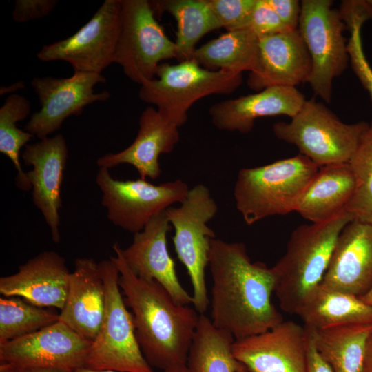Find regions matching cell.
<instances>
[{
    "label": "cell",
    "mask_w": 372,
    "mask_h": 372,
    "mask_svg": "<svg viewBox=\"0 0 372 372\" xmlns=\"http://www.w3.org/2000/svg\"><path fill=\"white\" fill-rule=\"evenodd\" d=\"M209 267L210 320L214 326L238 340L284 320L271 300L276 284L272 267L252 262L244 243L214 238Z\"/></svg>",
    "instance_id": "obj_1"
},
{
    "label": "cell",
    "mask_w": 372,
    "mask_h": 372,
    "mask_svg": "<svg viewBox=\"0 0 372 372\" xmlns=\"http://www.w3.org/2000/svg\"><path fill=\"white\" fill-rule=\"evenodd\" d=\"M110 258L118 273V283L130 309L136 339L152 367L165 370L187 364V355L200 314L189 305L176 302L155 281L136 276L125 262L118 242Z\"/></svg>",
    "instance_id": "obj_2"
},
{
    "label": "cell",
    "mask_w": 372,
    "mask_h": 372,
    "mask_svg": "<svg viewBox=\"0 0 372 372\" xmlns=\"http://www.w3.org/2000/svg\"><path fill=\"white\" fill-rule=\"evenodd\" d=\"M353 220L344 209L328 220L301 225L293 231L284 255L272 267L274 293L282 311L296 314L320 284L340 234Z\"/></svg>",
    "instance_id": "obj_3"
},
{
    "label": "cell",
    "mask_w": 372,
    "mask_h": 372,
    "mask_svg": "<svg viewBox=\"0 0 372 372\" xmlns=\"http://www.w3.org/2000/svg\"><path fill=\"white\" fill-rule=\"evenodd\" d=\"M319 168L299 154L265 165L241 169L234 197L245 223L251 225L267 217L296 211Z\"/></svg>",
    "instance_id": "obj_4"
},
{
    "label": "cell",
    "mask_w": 372,
    "mask_h": 372,
    "mask_svg": "<svg viewBox=\"0 0 372 372\" xmlns=\"http://www.w3.org/2000/svg\"><path fill=\"white\" fill-rule=\"evenodd\" d=\"M369 124L345 123L323 103L311 99L305 101L289 122L276 123L273 132L321 167L349 163Z\"/></svg>",
    "instance_id": "obj_5"
},
{
    "label": "cell",
    "mask_w": 372,
    "mask_h": 372,
    "mask_svg": "<svg viewBox=\"0 0 372 372\" xmlns=\"http://www.w3.org/2000/svg\"><path fill=\"white\" fill-rule=\"evenodd\" d=\"M242 81V74L207 70L193 59L174 65L161 63L154 79L141 85L138 97L156 106L164 117L180 127L197 101L211 94H231Z\"/></svg>",
    "instance_id": "obj_6"
},
{
    "label": "cell",
    "mask_w": 372,
    "mask_h": 372,
    "mask_svg": "<svg viewBox=\"0 0 372 372\" xmlns=\"http://www.w3.org/2000/svg\"><path fill=\"white\" fill-rule=\"evenodd\" d=\"M105 290V307L99 330L92 342L84 368L118 372H154L136 339L132 313L119 286L112 260L99 262Z\"/></svg>",
    "instance_id": "obj_7"
},
{
    "label": "cell",
    "mask_w": 372,
    "mask_h": 372,
    "mask_svg": "<svg viewBox=\"0 0 372 372\" xmlns=\"http://www.w3.org/2000/svg\"><path fill=\"white\" fill-rule=\"evenodd\" d=\"M217 211L215 200L203 184L190 189L180 206L166 210L174 231V249L187 269L193 289L192 304L199 314H205L209 305L205 269L209 266L211 241L216 236L207 223Z\"/></svg>",
    "instance_id": "obj_8"
},
{
    "label": "cell",
    "mask_w": 372,
    "mask_h": 372,
    "mask_svg": "<svg viewBox=\"0 0 372 372\" xmlns=\"http://www.w3.org/2000/svg\"><path fill=\"white\" fill-rule=\"evenodd\" d=\"M176 59L175 42L158 23L149 1L121 0V21L114 63L140 84L152 80L161 61Z\"/></svg>",
    "instance_id": "obj_9"
},
{
    "label": "cell",
    "mask_w": 372,
    "mask_h": 372,
    "mask_svg": "<svg viewBox=\"0 0 372 372\" xmlns=\"http://www.w3.org/2000/svg\"><path fill=\"white\" fill-rule=\"evenodd\" d=\"M330 0H303L298 30L311 59L308 79L313 92L326 103L331 100L332 83L347 69L349 62L347 28L338 10Z\"/></svg>",
    "instance_id": "obj_10"
},
{
    "label": "cell",
    "mask_w": 372,
    "mask_h": 372,
    "mask_svg": "<svg viewBox=\"0 0 372 372\" xmlns=\"http://www.w3.org/2000/svg\"><path fill=\"white\" fill-rule=\"evenodd\" d=\"M96 183L107 219L115 226L132 234L141 231L158 214L176 203H181L189 192L181 180L154 185L141 178L117 180L107 168H99Z\"/></svg>",
    "instance_id": "obj_11"
},
{
    "label": "cell",
    "mask_w": 372,
    "mask_h": 372,
    "mask_svg": "<svg viewBox=\"0 0 372 372\" xmlns=\"http://www.w3.org/2000/svg\"><path fill=\"white\" fill-rule=\"evenodd\" d=\"M120 21L121 0H105L74 34L43 45L37 56L43 62H68L74 72L102 74L114 63Z\"/></svg>",
    "instance_id": "obj_12"
},
{
    "label": "cell",
    "mask_w": 372,
    "mask_h": 372,
    "mask_svg": "<svg viewBox=\"0 0 372 372\" xmlns=\"http://www.w3.org/2000/svg\"><path fill=\"white\" fill-rule=\"evenodd\" d=\"M106 82L102 74L74 72L68 78L34 77L31 81L41 109L34 112L25 126V131L39 139L49 137L72 115H79L88 105L105 101L107 90L95 92L98 83Z\"/></svg>",
    "instance_id": "obj_13"
},
{
    "label": "cell",
    "mask_w": 372,
    "mask_h": 372,
    "mask_svg": "<svg viewBox=\"0 0 372 372\" xmlns=\"http://www.w3.org/2000/svg\"><path fill=\"white\" fill-rule=\"evenodd\" d=\"M91 344L59 320L32 333L1 342L0 362L74 372L85 366Z\"/></svg>",
    "instance_id": "obj_14"
},
{
    "label": "cell",
    "mask_w": 372,
    "mask_h": 372,
    "mask_svg": "<svg viewBox=\"0 0 372 372\" xmlns=\"http://www.w3.org/2000/svg\"><path fill=\"white\" fill-rule=\"evenodd\" d=\"M309 335L305 326L282 321L262 333L235 340V358L249 372H307Z\"/></svg>",
    "instance_id": "obj_15"
},
{
    "label": "cell",
    "mask_w": 372,
    "mask_h": 372,
    "mask_svg": "<svg viewBox=\"0 0 372 372\" xmlns=\"http://www.w3.org/2000/svg\"><path fill=\"white\" fill-rule=\"evenodd\" d=\"M68 156L67 143L61 134L28 144L21 154L25 165L32 167L26 174L33 203L43 215L55 243L61 240V187Z\"/></svg>",
    "instance_id": "obj_16"
},
{
    "label": "cell",
    "mask_w": 372,
    "mask_h": 372,
    "mask_svg": "<svg viewBox=\"0 0 372 372\" xmlns=\"http://www.w3.org/2000/svg\"><path fill=\"white\" fill-rule=\"evenodd\" d=\"M172 229L166 211L155 216L140 232L134 234L130 245L121 248L123 257L138 277L163 286L180 304L193 303L181 285L167 246V235Z\"/></svg>",
    "instance_id": "obj_17"
},
{
    "label": "cell",
    "mask_w": 372,
    "mask_h": 372,
    "mask_svg": "<svg viewBox=\"0 0 372 372\" xmlns=\"http://www.w3.org/2000/svg\"><path fill=\"white\" fill-rule=\"evenodd\" d=\"M311 59L298 29L259 38L256 68L248 86L257 92L273 86L295 87L307 82Z\"/></svg>",
    "instance_id": "obj_18"
},
{
    "label": "cell",
    "mask_w": 372,
    "mask_h": 372,
    "mask_svg": "<svg viewBox=\"0 0 372 372\" xmlns=\"http://www.w3.org/2000/svg\"><path fill=\"white\" fill-rule=\"evenodd\" d=\"M320 285L358 297L372 289V225L355 219L344 227Z\"/></svg>",
    "instance_id": "obj_19"
},
{
    "label": "cell",
    "mask_w": 372,
    "mask_h": 372,
    "mask_svg": "<svg viewBox=\"0 0 372 372\" xmlns=\"http://www.w3.org/2000/svg\"><path fill=\"white\" fill-rule=\"evenodd\" d=\"M70 276L63 256L54 251H44L21 265L17 272L1 277L0 293L61 311L67 298Z\"/></svg>",
    "instance_id": "obj_20"
},
{
    "label": "cell",
    "mask_w": 372,
    "mask_h": 372,
    "mask_svg": "<svg viewBox=\"0 0 372 372\" xmlns=\"http://www.w3.org/2000/svg\"><path fill=\"white\" fill-rule=\"evenodd\" d=\"M138 127L135 139L127 147L97 159L99 168L110 169L121 164H129L138 171L143 179L155 180L160 176L159 156L174 149L180 138L179 127L152 106L142 112Z\"/></svg>",
    "instance_id": "obj_21"
},
{
    "label": "cell",
    "mask_w": 372,
    "mask_h": 372,
    "mask_svg": "<svg viewBox=\"0 0 372 372\" xmlns=\"http://www.w3.org/2000/svg\"><path fill=\"white\" fill-rule=\"evenodd\" d=\"M306 99L295 87L273 86L255 94L218 102L209 108L212 123L220 130L251 132L257 118L284 115L291 118Z\"/></svg>",
    "instance_id": "obj_22"
},
{
    "label": "cell",
    "mask_w": 372,
    "mask_h": 372,
    "mask_svg": "<svg viewBox=\"0 0 372 372\" xmlns=\"http://www.w3.org/2000/svg\"><path fill=\"white\" fill-rule=\"evenodd\" d=\"M105 307V285L99 263L92 258H76L59 320L92 342L103 321Z\"/></svg>",
    "instance_id": "obj_23"
},
{
    "label": "cell",
    "mask_w": 372,
    "mask_h": 372,
    "mask_svg": "<svg viewBox=\"0 0 372 372\" xmlns=\"http://www.w3.org/2000/svg\"><path fill=\"white\" fill-rule=\"evenodd\" d=\"M355 185L348 163L321 167L302 195L296 212L311 223L328 220L346 209Z\"/></svg>",
    "instance_id": "obj_24"
},
{
    "label": "cell",
    "mask_w": 372,
    "mask_h": 372,
    "mask_svg": "<svg viewBox=\"0 0 372 372\" xmlns=\"http://www.w3.org/2000/svg\"><path fill=\"white\" fill-rule=\"evenodd\" d=\"M310 329L372 324V305L360 297L319 285L296 314Z\"/></svg>",
    "instance_id": "obj_25"
},
{
    "label": "cell",
    "mask_w": 372,
    "mask_h": 372,
    "mask_svg": "<svg viewBox=\"0 0 372 372\" xmlns=\"http://www.w3.org/2000/svg\"><path fill=\"white\" fill-rule=\"evenodd\" d=\"M315 347L333 372H362L372 324L328 329L306 327Z\"/></svg>",
    "instance_id": "obj_26"
},
{
    "label": "cell",
    "mask_w": 372,
    "mask_h": 372,
    "mask_svg": "<svg viewBox=\"0 0 372 372\" xmlns=\"http://www.w3.org/2000/svg\"><path fill=\"white\" fill-rule=\"evenodd\" d=\"M154 12H167L176 21V59L191 60L196 45L206 34L221 28L207 0L149 1Z\"/></svg>",
    "instance_id": "obj_27"
},
{
    "label": "cell",
    "mask_w": 372,
    "mask_h": 372,
    "mask_svg": "<svg viewBox=\"0 0 372 372\" xmlns=\"http://www.w3.org/2000/svg\"><path fill=\"white\" fill-rule=\"evenodd\" d=\"M234 340L231 334L214 326L210 318L200 314L187 355L190 372L247 371L234 355Z\"/></svg>",
    "instance_id": "obj_28"
},
{
    "label": "cell",
    "mask_w": 372,
    "mask_h": 372,
    "mask_svg": "<svg viewBox=\"0 0 372 372\" xmlns=\"http://www.w3.org/2000/svg\"><path fill=\"white\" fill-rule=\"evenodd\" d=\"M259 38L249 29L227 32L196 48L192 59L210 70H254Z\"/></svg>",
    "instance_id": "obj_29"
},
{
    "label": "cell",
    "mask_w": 372,
    "mask_h": 372,
    "mask_svg": "<svg viewBox=\"0 0 372 372\" xmlns=\"http://www.w3.org/2000/svg\"><path fill=\"white\" fill-rule=\"evenodd\" d=\"M31 103L25 96L11 94L0 107V152L10 159L17 172L16 185L23 191L32 189L26 172L19 161L20 151L34 136L17 127V123L28 116Z\"/></svg>",
    "instance_id": "obj_30"
},
{
    "label": "cell",
    "mask_w": 372,
    "mask_h": 372,
    "mask_svg": "<svg viewBox=\"0 0 372 372\" xmlns=\"http://www.w3.org/2000/svg\"><path fill=\"white\" fill-rule=\"evenodd\" d=\"M17 296L0 298V343L35 332L59 320V313Z\"/></svg>",
    "instance_id": "obj_31"
},
{
    "label": "cell",
    "mask_w": 372,
    "mask_h": 372,
    "mask_svg": "<svg viewBox=\"0 0 372 372\" xmlns=\"http://www.w3.org/2000/svg\"><path fill=\"white\" fill-rule=\"evenodd\" d=\"M348 164L355 185L346 209L355 220L372 225V121Z\"/></svg>",
    "instance_id": "obj_32"
},
{
    "label": "cell",
    "mask_w": 372,
    "mask_h": 372,
    "mask_svg": "<svg viewBox=\"0 0 372 372\" xmlns=\"http://www.w3.org/2000/svg\"><path fill=\"white\" fill-rule=\"evenodd\" d=\"M366 21L360 17H352L343 21L351 32L347 41V52L352 70L372 100V68L362 47L361 29Z\"/></svg>",
    "instance_id": "obj_33"
},
{
    "label": "cell",
    "mask_w": 372,
    "mask_h": 372,
    "mask_svg": "<svg viewBox=\"0 0 372 372\" xmlns=\"http://www.w3.org/2000/svg\"><path fill=\"white\" fill-rule=\"evenodd\" d=\"M221 28L227 32L248 29L256 0H207Z\"/></svg>",
    "instance_id": "obj_34"
},
{
    "label": "cell",
    "mask_w": 372,
    "mask_h": 372,
    "mask_svg": "<svg viewBox=\"0 0 372 372\" xmlns=\"http://www.w3.org/2000/svg\"><path fill=\"white\" fill-rule=\"evenodd\" d=\"M248 29L258 38L291 30L282 23L268 0H256Z\"/></svg>",
    "instance_id": "obj_35"
},
{
    "label": "cell",
    "mask_w": 372,
    "mask_h": 372,
    "mask_svg": "<svg viewBox=\"0 0 372 372\" xmlns=\"http://www.w3.org/2000/svg\"><path fill=\"white\" fill-rule=\"evenodd\" d=\"M57 4V0H17L12 19L19 23L39 19L48 15Z\"/></svg>",
    "instance_id": "obj_36"
},
{
    "label": "cell",
    "mask_w": 372,
    "mask_h": 372,
    "mask_svg": "<svg viewBox=\"0 0 372 372\" xmlns=\"http://www.w3.org/2000/svg\"><path fill=\"white\" fill-rule=\"evenodd\" d=\"M282 23L290 30L298 28L301 3L297 0H268Z\"/></svg>",
    "instance_id": "obj_37"
},
{
    "label": "cell",
    "mask_w": 372,
    "mask_h": 372,
    "mask_svg": "<svg viewBox=\"0 0 372 372\" xmlns=\"http://www.w3.org/2000/svg\"><path fill=\"white\" fill-rule=\"evenodd\" d=\"M342 21L352 17L372 21V0H344L338 10Z\"/></svg>",
    "instance_id": "obj_38"
},
{
    "label": "cell",
    "mask_w": 372,
    "mask_h": 372,
    "mask_svg": "<svg viewBox=\"0 0 372 372\" xmlns=\"http://www.w3.org/2000/svg\"><path fill=\"white\" fill-rule=\"evenodd\" d=\"M309 341L307 354V372H333L330 366L316 350L309 331Z\"/></svg>",
    "instance_id": "obj_39"
},
{
    "label": "cell",
    "mask_w": 372,
    "mask_h": 372,
    "mask_svg": "<svg viewBox=\"0 0 372 372\" xmlns=\"http://www.w3.org/2000/svg\"><path fill=\"white\" fill-rule=\"evenodd\" d=\"M0 372H73L68 370L40 366H22L0 362Z\"/></svg>",
    "instance_id": "obj_40"
},
{
    "label": "cell",
    "mask_w": 372,
    "mask_h": 372,
    "mask_svg": "<svg viewBox=\"0 0 372 372\" xmlns=\"http://www.w3.org/2000/svg\"><path fill=\"white\" fill-rule=\"evenodd\" d=\"M362 372H372V331L368 338Z\"/></svg>",
    "instance_id": "obj_41"
},
{
    "label": "cell",
    "mask_w": 372,
    "mask_h": 372,
    "mask_svg": "<svg viewBox=\"0 0 372 372\" xmlns=\"http://www.w3.org/2000/svg\"><path fill=\"white\" fill-rule=\"evenodd\" d=\"M163 372H190L187 364L173 366L163 371Z\"/></svg>",
    "instance_id": "obj_42"
},
{
    "label": "cell",
    "mask_w": 372,
    "mask_h": 372,
    "mask_svg": "<svg viewBox=\"0 0 372 372\" xmlns=\"http://www.w3.org/2000/svg\"><path fill=\"white\" fill-rule=\"evenodd\" d=\"M23 87H24V83L23 81H19L10 85L9 87H6V86L1 87V90H9L12 88L9 91V92H15L16 90H20Z\"/></svg>",
    "instance_id": "obj_43"
},
{
    "label": "cell",
    "mask_w": 372,
    "mask_h": 372,
    "mask_svg": "<svg viewBox=\"0 0 372 372\" xmlns=\"http://www.w3.org/2000/svg\"><path fill=\"white\" fill-rule=\"evenodd\" d=\"M360 298L364 302L372 305V289L364 296L360 297Z\"/></svg>",
    "instance_id": "obj_44"
},
{
    "label": "cell",
    "mask_w": 372,
    "mask_h": 372,
    "mask_svg": "<svg viewBox=\"0 0 372 372\" xmlns=\"http://www.w3.org/2000/svg\"><path fill=\"white\" fill-rule=\"evenodd\" d=\"M74 372H118L115 371H110V370H92L86 368H81L79 369H77Z\"/></svg>",
    "instance_id": "obj_45"
},
{
    "label": "cell",
    "mask_w": 372,
    "mask_h": 372,
    "mask_svg": "<svg viewBox=\"0 0 372 372\" xmlns=\"http://www.w3.org/2000/svg\"><path fill=\"white\" fill-rule=\"evenodd\" d=\"M245 372H249V371H245Z\"/></svg>",
    "instance_id": "obj_46"
}]
</instances>
